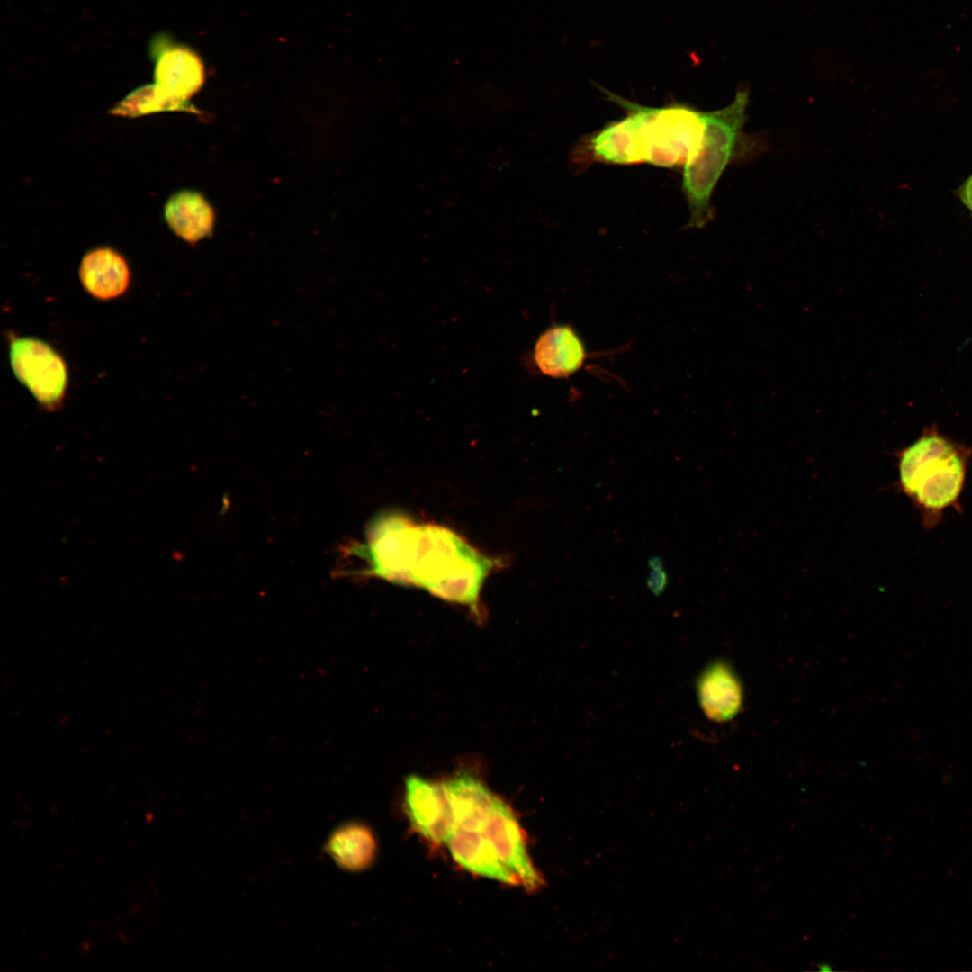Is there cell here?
Listing matches in <instances>:
<instances>
[{
    "label": "cell",
    "mask_w": 972,
    "mask_h": 972,
    "mask_svg": "<svg viewBox=\"0 0 972 972\" xmlns=\"http://www.w3.org/2000/svg\"><path fill=\"white\" fill-rule=\"evenodd\" d=\"M365 549L370 572L415 584L452 601L474 605L493 562L453 532L417 526L397 516L374 524Z\"/></svg>",
    "instance_id": "cell-1"
},
{
    "label": "cell",
    "mask_w": 972,
    "mask_h": 972,
    "mask_svg": "<svg viewBox=\"0 0 972 972\" xmlns=\"http://www.w3.org/2000/svg\"><path fill=\"white\" fill-rule=\"evenodd\" d=\"M748 104V91L741 90L727 106L703 112L701 147L683 167L682 189L689 212L686 228H702L713 220L711 197L727 166L762 149V142L744 131Z\"/></svg>",
    "instance_id": "cell-2"
},
{
    "label": "cell",
    "mask_w": 972,
    "mask_h": 972,
    "mask_svg": "<svg viewBox=\"0 0 972 972\" xmlns=\"http://www.w3.org/2000/svg\"><path fill=\"white\" fill-rule=\"evenodd\" d=\"M970 452L933 426L899 454V485L920 508L929 526L957 504Z\"/></svg>",
    "instance_id": "cell-3"
},
{
    "label": "cell",
    "mask_w": 972,
    "mask_h": 972,
    "mask_svg": "<svg viewBox=\"0 0 972 972\" xmlns=\"http://www.w3.org/2000/svg\"><path fill=\"white\" fill-rule=\"evenodd\" d=\"M643 126L645 163L684 167L698 154L704 137L703 112L683 104L649 107L637 104Z\"/></svg>",
    "instance_id": "cell-4"
},
{
    "label": "cell",
    "mask_w": 972,
    "mask_h": 972,
    "mask_svg": "<svg viewBox=\"0 0 972 972\" xmlns=\"http://www.w3.org/2000/svg\"><path fill=\"white\" fill-rule=\"evenodd\" d=\"M9 359L17 380L43 407L56 409L63 400L68 373L63 357L47 342L34 338H14Z\"/></svg>",
    "instance_id": "cell-5"
},
{
    "label": "cell",
    "mask_w": 972,
    "mask_h": 972,
    "mask_svg": "<svg viewBox=\"0 0 972 972\" xmlns=\"http://www.w3.org/2000/svg\"><path fill=\"white\" fill-rule=\"evenodd\" d=\"M607 99L622 107L626 115L606 123L601 129L583 137L574 151L576 163L599 162L608 165L629 166L644 163L640 139V117L626 100L602 89Z\"/></svg>",
    "instance_id": "cell-6"
},
{
    "label": "cell",
    "mask_w": 972,
    "mask_h": 972,
    "mask_svg": "<svg viewBox=\"0 0 972 972\" xmlns=\"http://www.w3.org/2000/svg\"><path fill=\"white\" fill-rule=\"evenodd\" d=\"M155 62V88L179 110L200 90L204 80L203 66L199 57L187 47L175 44L165 37L152 42Z\"/></svg>",
    "instance_id": "cell-7"
},
{
    "label": "cell",
    "mask_w": 972,
    "mask_h": 972,
    "mask_svg": "<svg viewBox=\"0 0 972 972\" xmlns=\"http://www.w3.org/2000/svg\"><path fill=\"white\" fill-rule=\"evenodd\" d=\"M406 806L418 831L436 842H446L456 825L444 788L419 777L406 780Z\"/></svg>",
    "instance_id": "cell-8"
},
{
    "label": "cell",
    "mask_w": 972,
    "mask_h": 972,
    "mask_svg": "<svg viewBox=\"0 0 972 972\" xmlns=\"http://www.w3.org/2000/svg\"><path fill=\"white\" fill-rule=\"evenodd\" d=\"M483 833L519 882L529 889L539 886L541 879L526 852L518 823L508 806L497 797Z\"/></svg>",
    "instance_id": "cell-9"
},
{
    "label": "cell",
    "mask_w": 972,
    "mask_h": 972,
    "mask_svg": "<svg viewBox=\"0 0 972 972\" xmlns=\"http://www.w3.org/2000/svg\"><path fill=\"white\" fill-rule=\"evenodd\" d=\"M586 358L582 338L567 324H555L542 332L533 352L538 371L553 378H569L583 366Z\"/></svg>",
    "instance_id": "cell-10"
},
{
    "label": "cell",
    "mask_w": 972,
    "mask_h": 972,
    "mask_svg": "<svg viewBox=\"0 0 972 972\" xmlns=\"http://www.w3.org/2000/svg\"><path fill=\"white\" fill-rule=\"evenodd\" d=\"M79 279L88 294L108 301L125 293L130 283V271L122 255L111 248L102 247L83 256Z\"/></svg>",
    "instance_id": "cell-11"
},
{
    "label": "cell",
    "mask_w": 972,
    "mask_h": 972,
    "mask_svg": "<svg viewBox=\"0 0 972 972\" xmlns=\"http://www.w3.org/2000/svg\"><path fill=\"white\" fill-rule=\"evenodd\" d=\"M697 691L704 713L713 721H728L740 710L742 686L726 662L708 665L698 677Z\"/></svg>",
    "instance_id": "cell-12"
},
{
    "label": "cell",
    "mask_w": 972,
    "mask_h": 972,
    "mask_svg": "<svg viewBox=\"0 0 972 972\" xmlns=\"http://www.w3.org/2000/svg\"><path fill=\"white\" fill-rule=\"evenodd\" d=\"M480 831L455 827L446 842L453 858L464 868L478 875L517 884V876L501 861L492 845Z\"/></svg>",
    "instance_id": "cell-13"
},
{
    "label": "cell",
    "mask_w": 972,
    "mask_h": 972,
    "mask_svg": "<svg viewBox=\"0 0 972 972\" xmlns=\"http://www.w3.org/2000/svg\"><path fill=\"white\" fill-rule=\"evenodd\" d=\"M444 788L456 827L483 832L495 799L490 790L469 775L455 777Z\"/></svg>",
    "instance_id": "cell-14"
},
{
    "label": "cell",
    "mask_w": 972,
    "mask_h": 972,
    "mask_svg": "<svg viewBox=\"0 0 972 972\" xmlns=\"http://www.w3.org/2000/svg\"><path fill=\"white\" fill-rule=\"evenodd\" d=\"M164 215L170 229L190 243L209 236L215 218L203 196L189 190L173 194L165 205Z\"/></svg>",
    "instance_id": "cell-15"
},
{
    "label": "cell",
    "mask_w": 972,
    "mask_h": 972,
    "mask_svg": "<svg viewBox=\"0 0 972 972\" xmlns=\"http://www.w3.org/2000/svg\"><path fill=\"white\" fill-rule=\"evenodd\" d=\"M326 850L343 869L360 871L374 862L376 842L372 831L364 824L347 823L332 832Z\"/></svg>",
    "instance_id": "cell-16"
},
{
    "label": "cell",
    "mask_w": 972,
    "mask_h": 972,
    "mask_svg": "<svg viewBox=\"0 0 972 972\" xmlns=\"http://www.w3.org/2000/svg\"><path fill=\"white\" fill-rule=\"evenodd\" d=\"M957 195L972 216V175L958 187Z\"/></svg>",
    "instance_id": "cell-17"
}]
</instances>
